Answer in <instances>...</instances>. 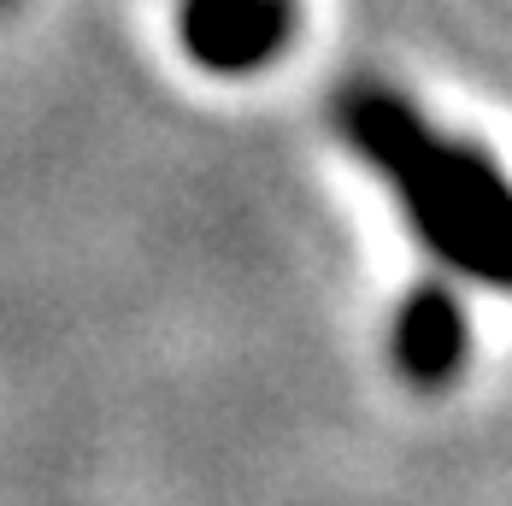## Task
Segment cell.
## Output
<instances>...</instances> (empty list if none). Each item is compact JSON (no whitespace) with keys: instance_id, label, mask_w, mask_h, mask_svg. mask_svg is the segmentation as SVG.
Instances as JSON below:
<instances>
[{"instance_id":"7a4b0ae2","label":"cell","mask_w":512,"mask_h":506,"mask_svg":"<svg viewBox=\"0 0 512 506\" xmlns=\"http://www.w3.org/2000/svg\"><path fill=\"white\" fill-rule=\"evenodd\" d=\"M183 42L206 71H259L289 42V0H189Z\"/></svg>"},{"instance_id":"3957f363","label":"cell","mask_w":512,"mask_h":506,"mask_svg":"<svg viewBox=\"0 0 512 506\" xmlns=\"http://www.w3.org/2000/svg\"><path fill=\"white\" fill-rule=\"evenodd\" d=\"M395 359L418 383L454 377V365L465 359V318L442 289H418L401 306V318H395Z\"/></svg>"},{"instance_id":"6da1fadb","label":"cell","mask_w":512,"mask_h":506,"mask_svg":"<svg viewBox=\"0 0 512 506\" xmlns=\"http://www.w3.org/2000/svg\"><path fill=\"white\" fill-rule=\"evenodd\" d=\"M342 130L395 189L430 253L489 289H512V177L489 153L424 124L418 106L389 89H354L342 101Z\"/></svg>"}]
</instances>
